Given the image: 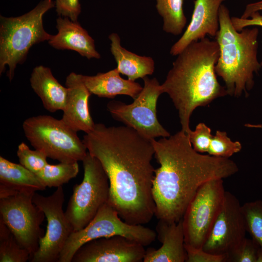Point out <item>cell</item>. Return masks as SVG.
I'll return each mask as SVG.
<instances>
[{"mask_svg":"<svg viewBox=\"0 0 262 262\" xmlns=\"http://www.w3.org/2000/svg\"><path fill=\"white\" fill-rule=\"evenodd\" d=\"M149 139L127 126L96 123L83 137L88 152L101 163L109 180L108 203L131 225H145L155 215L152 188L155 154Z\"/></svg>","mask_w":262,"mask_h":262,"instance_id":"6da1fadb","label":"cell"},{"mask_svg":"<svg viewBox=\"0 0 262 262\" xmlns=\"http://www.w3.org/2000/svg\"><path fill=\"white\" fill-rule=\"evenodd\" d=\"M121 235L146 246L157 237L156 231L142 225H131L124 221L108 202L83 229L73 231L60 255L58 262H71L77 250L91 240Z\"/></svg>","mask_w":262,"mask_h":262,"instance_id":"ba28073f","label":"cell"},{"mask_svg":"<svg viewBox=\"0 0 262 262\" xmlns=\"http://www.w3.org/2000/svg\"><path fill=\"white\" fill-rule=\"evenodd\" d=\"M177 56L161 87L178 110L181 130L187 134L194 111L228 93L216 77L219 47L216 40L205 37L194 42Z\"/></svg>","mask_w":262,"mask_h":262,"instance_id":"3957f363","label":"cell"},{"mask_svg":"<svg viewBox=\"0 0 262 262\" xmlns=\"http://www.w3.org/2000/svg\"><path fill=\"white\" fill-rule=\"evenodd\" d=\"M247 232L262 249V200L245 203L242 205Z\"/></svg>","mask_w":262,"mask_h":262,"instance_id":"484cf974","label":"cell"},{"mask_svg":"<svg viewBox=\"0 0 262 262\" xmlns=\"http://www.w3.org/2000/svg\"><path fill=\"white\" fill-rule=\"evenodd\" d=\"M184 0H156V7L163 19V30L174 35L181 34L187 19L183 4Z\"/></svg>","mask_w":262,"mask_h":262,"instance_id":"603a6c76","label":"cell"},{"mask_svg":"<svg viewBox=\"0 0 262 262\" xmlns=\"http://www.w3.org/2000/svg\"><path fill=\"white\" fill-rule=\"evenodd\" d=\"M58 33L48 41L52 47L57 49H68L77 52L88 59H99L95 41L88 32L77 21L59 16L56 19Z\"/></svg>","mask_w":262,"mask_h":262,"instance_id":"ac0fdd59","label":"cell"},{"mask_svg":"<svg viewBox=\"0 0 262 262\" xmlns=\"http://www.w3.org/2000/svg\"><path fill=\"white\" fill-rule=\"evenodd\" d=\"M55 7L57 15L77 21L81 12L79 0H55Z\"/></svg>","mask_w":262,"mask_h":262,"instance_id":"1f68e13d","label":"cell"},{"mask_svg":"<svg viewBox=\"0 0 262 262\" xmlns=\"http://www.w3.org/2000/svg\"><path fill=\"white\" fill-rule=\"evenodd\" d=\"M66 86L67 94L63 109L62 119L70 128L78 132H90L94 128L89 109L91 93L83 83L81 74L70 73L66 77Z\"/></svg>","mask_w":262,"mask_h":262,"instance_id":"2e32d148","label":"cell"},{"mask_svg":"<svg viewBox=\"0 0 262 262\" xmlns=\"http://www.w3.org/2000/svg\"><path fill=\"white\" fill-rule=\"evenodd\" d=\"M33 201L44 212L47 225L31 262H58L66 241L74 231L63 210L65 194L62 186L57 187L53 194L47 196L35 192Z\"/></svg>","mask_w":262,"mask_h":262,"instance_id":"7c38bea8","label":"cell"},{"mask_svg":"<svg viewBox=\"0 0 262 262\" xmlns=\"http://www.w3.org/2000/svg\"><path fill=\"white\" fill-rule=\"evenodd\" d=\"M186 262H226L225 255H215L204 251L202 248H195L185 245Z\"/></svg>","mask_w":262,"mask_h":262,"instance_id":"4dcf8cb0","label":"cell"},{"mask_svg":"<svg viewBox=\"0 0 262 262\" xmlns=\"http://www.w3.org/2000/svg\"><path fill=\"white\" fill-rule=\"evenodd\" d=\"M30 82L32 89L40 98L46 110L51 113L63 110L67 88L58 82L49 68L42 65L34 67Z\"/></svg>","mask_w":262,"mask_h":262,"instance_id":"ffe728a7","label":"cell"},{"mask_svg":"<svg viewBox=\"0 0 262 262\" xmlns=\"http://www.w3.org/2000/svg\"><path fill=\"white\" fill-rule=\"evenodd\" d=\"M225 194L222 179L208 180L198 189L182 218L185 245L202 247L222 209Z\"/></svg>","mask_w":262,"mask_h":262,"instance_id":"30bf717a","label":"cell"},{"mask_svg":"<svg viewBox=\"0 0 262 262\" xmlns=\"http://www.w3.org/2000/svg\"><path fill=\"white\" fill-rule=\"evenodd\" d=\"M219 18V30L215 37L219 47L216 75L224 82L228 95H247L254 85V73L262 67L257 57L259 30L254 27L236 30L224 4L220 7Z\"/></svg>","mask_w":262,"mask_h":262,"instance_id":"277c9868","label":"cell"},{"mask_svg":"<svg viewBox=\"0 0 262 262\" xmlns=\"http://www.w3.org/2000/svg\"><path fill=\"white\" fill-rule=\"evenodd\" d=\"M31 259L29 251L20 246L11 230L0 219V262H26Z\"/></svg>","mask_w":262,"mask_h":262,"instance_id":"d4e9b609","label":"cell"},{"mask_svg":"<svg viewBox=\"0 0 262 262\" xmlns=\"http://www.w3.org/2000/svg\"><path fill=\"white\" fill-rule=\"evenodd\" d=\"M187 135L195 150L201 153H208L213 136L209 127L200 123L196 125L195 131L191 130Z\"/></svg>","mask_w":262,"mask_h":262,"instance_id":"f546056e","label":"cell"},{"mask_svg":"<svg viewBox=\"0 0 262 262\" xmlns=\"http://www.w3.org/2000/svg\"><path fill=\"white\" fill-rule=\"evenodd\" d=\"M84 175L75 184L65 215L74 231L84 228L107 203L110 193L108 177L99 160L88 152L82 161Z\"/></svg>","mask_w":262,"mask_h":262,"instance_id":"52a82bcc","label":"cell"},{"mask_svg":"<svg viewBox=\"0 0 262 262\" xmlns=\"http://www.w3.org/2000/svg\"><path fill=\"white\" fill-rule=\"evenodd\" d=\"M156 232L162 245L157 249L152 247L146 249L144 262H186L182 219L177 222L159 220Z\"/></svg>","mask_w":262,"mask_h":262,"instance_id":"e0dca14e","label":"cell"},{"mask_svg":"<svg viewBox=\"0 0 262 262\" xmlns=\"http://www.w3.org/2000/svg\"><path fill=\"white\" fill-rule=\"evenodd\" d=\"M116 67L95 76L81 75V79L91 94L99 97L114 98L119 95H127L133 99L143 89L138 82L126 80L120 76Z\"/></svg>","mask_w":262,"mask_h":262,"instance_id":"d6986e66","label":"cell"},{"mask_svg":"<svg viewBox=\"0 0 262 262\" xmlns=\"http://www.w3.org/2000/svg\"><path fill=\"white\" fill-rule=\"evenodd\" d=\"M151 140L155 157L160 165L155 169L152 188L155 215L159 220L179 221L203 184L212 179L228 178L238 171L236 164L229 158L195 150L182 130Z\"/></svg>","mask_w":262,"mask_h":262,"instance_id":"7a4b0ae2","label":"cell"},{"mask_svg":"<svg viewBox=\"0 0 262 262\" xmlns=\"http://www.w3.org/2000/svg\"><path fill=\"white\" fill-rule=\"evenodd\" d=\"M245 126L249 128H261L262 129V124H251L247 123L245 124Z\"/></svg>","mask_w":262,"mask_h":262,"instance_id":"e575fe53","label":"cell"},{"mask_svg":"<svg viewBox=\"0 0 262 262\" xmlns=\"http://www.w3.org/2000/svg\"><path fill=\"white\" fill-rule=\"evenodd\" d=\"M246 232L242 205L233 194L226 191L222 209L202 248L208 253L227 256L246 238Z\"/></svg>","mask_w":262,"mask_h":262,"instance_id":"4fadbf2b","label":"cell"},{"mask_svg":"<svg viewBox=\"0 0 262 262\" xmlns=\"http://www.w3.org/2000/svg\"><path fill=\"white\" fill-rule=\"evenodd\" d=\"M22 128L31 145L47 157L60 162L82 161L87 148L76 131L63 120L48 115H39L24 120Z\"/></svg>","mask_w":262,"mask_h":262,"instance_id":"8992f818","label":"cell"},{"mask_svg":"<svg viewBox=\"0 0 262 262\" xmlns=\"http://www.w3.org/2000/svg\"><path fill=\"white\" fill-rule=\"evenodd\" d=\"M262 11V0L248 4L241 18H248L254 13Z\"/></svg>","mask_w":262,"mask_h":262,"instance_id":"836d02e7","label":"cell"},{"mask_svg":"<svg viewBox=\"0 0 262 262\" xmlns=\"http://www.w3.org/2000/svg\"><path fill=\"white\" fill-rule=\"evenodd\" d=\"M35 192L25 190L0 193V219L32 258L45 234L40 227L45 214L33 201Z\"/></svg>","mask_w":262,"mask_h":262,"instance_id":"9c48e42d","label":"cell"},{"mask_svg":"<svg viewBox=\"0 0 262 262\" xmlns=\"http://www.w3.org/2000/svg\"><path fill=\"white\" fill-rule=\"evenodd\" d=\"M46 186L38 176L21 164L0 156V193L20 191H43Z\"/></svg>","mask_w":262,"mask_h":262,"instance_id":"7402d4cb","label":"cell"},{"mask_svg":"<svg viewBox=\"0 0 262 262\" xmlns=\"http://www.w3.org/2000/svg\"><path fill=\"white\" fill-rule=\"evenodd\" d=\"M241 149L240 142L231 141L225 131H216L212 138L208 153L215 157L229 158Z\"/></svg>","mask_w":262,"mask_h":262,"instance_id":"4316f807","label":"cell"},{"mask_svg":"<svg viewBox=\"0 0 262 262\" xmlns=\"http://www.w3.org/2000/svg\"><path fill=\"white\" fill-rule=\"evenodd\" d=\"M225 0H195L191 21L181 37L171 47L177 56L190 44L209 35L215 37L219 30V11Z\"/></svg>","mask_w":262,"mask_h":262,"instance_id":"9a60e30c","label":"cell"},{"mask_svg":"<svg viewBox=\"0 0 262 262\" xmlns=\"http://www.w3.org/2000/svg\"><path fill=\"white\" fill-rule=\"evenodd\" d=\"M16 154L20 164L36 174L48 164L45 153L37 149H31L24 142L18 145Z\"/></svg>","mask_w":262,"mask_h":262,"instance_id":"83f0119b","label":"cell"},{"mask_svg":"<svg viewBox=\"0 0 262 262\" xmlns=\"http://www.w3.org/2000/svg\"><path fill=\"white\" fill-rule=\"evenodd\" d=\"M233 26L237 31H241L243 29L251 26H258L262 27V15L259 12L253 13L248 18L231 17Z\"/></svg>","mask_w":262,"mask_h":262,"instance_id":"d6a6232c","label":"cell"},{"mask_svg":"<svg viewBox=\"0 0 262 262\" xmlns=\"http://www.w3.org/2000/svg\"><path fill=\"white\" fill-rule=\"evenodd\" d=\"M145 253L141 244L114 235L86 242L77 250L71 262H141Z\"/></svg>","mask_w":262,"mask_h":262,"instance_id":"5bb4252c","label":"cell"},{"mask_svg":"<svg viewBox=\"0 0 262 262\" xmlns=\"http://www.w3.org/2000/svg\"><path fill=\"white\" fill-rule=\"evenodd\" d=\"M261 66H262V62H261Z\"/></svg>","mask_w":262,"mask_h":262,"instance_id":"d590c367","label":"cell"},{"mask_svg":"<svg viewBox=\"0 0 262 262\" xmlns=\"http://www.w3.org/2000/svg\"><path fill=\"white\" fill-rule=\"evenodd\" d=\"M54 7L53 0H42L33 9L22 16H0V75L8 66L7 75L11 81L17 65L25 61L31 48L50 39L52 35L44 28L43 17Z\"/></svg>","mask_w":262,"mask_h":262,"instance_id":"5b68a950","label":"cell"},{"mask_svg":"<svg viewBox=\"0 0 262 262\" xmlns=\"http://www.w3.org/2000/svg\"><path fill=\"white\" fill-rule=\"evenodd\" d=\"M79 171L78 162L47 164L36 175L46 187H58L76 177Z\"/></svg>","mask_w":262,"mask_h":262,"instance_id":"cb8c5ba5","label":"cell"},{"mask_svg":"<svg viewBox=\"0 0 262 262\" xmlns=\"http://www.w3.org/2000/svg\"><path fill=\"white\" fill-rule=\"evenodd\" d=\"M144 85L132 103L111 101L107 108L112 116L135 130L149 139L167 137L171 135L159 122L156 106L159 96L163 93L161 84L155 78H143Z\"/></svg>","mask_w":262,"mask_h":262,"instance_id":"8fae6325","label":"cell"},{"mask_svg":"<svg viewBox=\"0 0 262 262\" xmlns=\"http://www.w3.org/2000/svg\"><path fill=\"white\" fill-rule=\"evenodd\" d=\"M261 249L256 241L246 237L226 256V262H257Z\"/></svg>","mask_w":262,"mask_h":262,"instance_id":"f1b7e54d","label":"cell"},{"mask_svg":"<svg viewBox=\"0 0 262 262\" xmlns=\"http://www.w3.org/2000/svg\"><path fill=\"white\" fill-rule=\"evenodd\" d=\"M108 38L111 41L110 50L120 73L133 81L153 74L155 63L151 57L140 56L126 49L121 46L120 37L116 33H111Z\"/></svg>","mask_w":262,"mask_h":262,"instance_id":"44dd1931","label":"cell"}]
</instances>
